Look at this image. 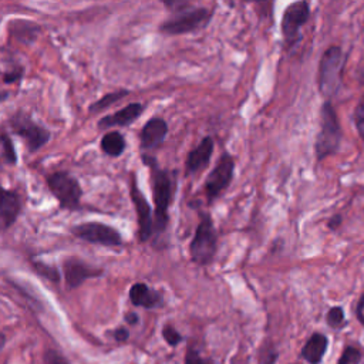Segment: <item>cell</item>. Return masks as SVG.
Masks as SVG:
<instances>
[{
    "label": "cell",
    "mask_w": 364,
    "mask_h": 364,
    "mask_svg": "<svg viewBox=\"0 0 364 364\" xmlns=\"http://www.w3.org/2000/svg\"><path fill=\"white\" fill-rule=\"evenodd\" d=\"M143 163L148 167L151 175V185L155 204L154 235H163L167 231L170 220L168 209L174 198V181L167 170L158 166L154 157L143 155Z\"/></svg>",
    "instance_id": "1"
},
{
    "label": "cell",
    "mask_w": 364,
    "mask_h": 364,
    "mask_svg": "<svg viewBox=\"0 0 364 364\" xmlns=\"http://www.w3.org/2000/svg\"><path fill=\"white\" fill-rule=\"evenodd\" d=\"M343 131L332 101H325L320 109V131L315 141V155L317 163L334 155L341 144Z\"/></svg>",
    "instance_id": "2"
},
{
    "label": "cell",
    "mask_w": 364,
    "mask_h": 364,
    "mask_svg": "<svg viewBox=\"0 0 364 364\" xmlns=\"http://www.w3.org/2000/svg\"><path fill=\"white\" fill-rule=\"evenodd\" d=\"M346 57L343 54V49L340 46H330L323 53L319 71H317V87L320 94L326 98V101H332L341 89L343 69H345Z\"/></svg>",
    "instance_id": "3"
},
{
    "label": "cell",
    "mask_w": 364,
    "mask_h": 364,
    "mask_svg": "<svg viewBox=\"0 0 364 364\" xmlns=\"http://www.w3.org/2000/svg\"><path fill=\"white\" fill-rule=\"evenodd\" d=\"M218 251V234L209 214H202L190 244V256L199 266L212 264Z\"/></svg>",
    "instance_id": "4"
},
{
    "label": "cell",
    "mask_w": 364,
    "mask_h": 364,
    "mask_svg": "<svg viewBox=\"0 0 364 364\" xmlns=\"http://www.w3.org/2000/svg\"><path fill=\"white\" fill-rule=\"evenodd\" d=\"M214 12L207 8H192V5L184 10L175 13L171 19L166 20L164 23H161L159 32L167 36H177V34H185L194 33L198 30L205 29Z\"/></svg>",
    "instance_id": "5"
},
{
    "label": "cell",
    "mask_w": 364,
    "mask_h": 364,
    "mask_svg": "<svg viewBox=\"0 0 364 364\" xmlns=\"http://www.w3.org/2000/svg\"><path fill=\"white\" fill-rule=\"evenodd\" d=\"M310 5L306 0L289 5L282 16V37L286 50L295 49L302 40V27L309 22Z\"/></svg>",
    "instance_id": "6"
},
{
    "label": "cell",
    "mask_w": 364,
    "mask_h": 364,
    "mask_svg": "<svg viewBox=\"0 0 364 364\" xmlns=\"http://www.w3.org/2000/svg\"><path fill=\"white\" fill-rule=\"evenodd\" d=\"M47 187L58 201L60 208L74 211L80 208L83 190L78 181L67 171H57L47 177Z\"/></svg>",
    "instance_id": "7"
},
{
    "label": "cell",
    "mask_w": 364,
    "mask_h": 364,
    "mask_svg": "<svg viewBox=\"0 0 364 364\" xmlns=\"http://www.w3.org/2000/svg\"><path fill=\"white\" fill-rule=\"evenodd\" d=\"M9 123L13 133L25 141V144L30 152L42 150L52 138V134L47 128L34 123L32 117L23 111L14 113L10 117Z\"/></svg>",
    "instance_id": "8"
},
{
    "label": "cell",
    "mask_w": 364,
    "mask_h": 364,
    "mask_svg": "<svg viewBox=\"0 0 364 364\" xmlns=\"http://www.w3.org/2000/svg\"><path fill=\"white\" fill-rule=\"evenodd\" d=\"M235 174V159L231 154L224 152L219 159L214 170L209 172V175L205 179V195L208 199V204H212L216 201L225 190L229 188L231 182L234 179Z\"/></svg>",
    "instance_id": "9"
},
{
    "label": "cell",
    "mask_w": 364,
    "mask_h": 364,
    "mask_svg": "<svg viewBox=\"0 0 364 364\" xmlns=\"http://www.w3.org/2000/svg\"><path fill=\"white\" fill-rule=\"evenodd\" d=\"M71 232L78 239H83L94 245H103L110 248L123 245V236H121V234L115 228L101 224V222H84V224H78L71 228Z\"/></svg>",
    "instance_id": "10"
},
{
    "label": "cell",
    "mask_w": 364,
    "mask_h": 364,
    "mask_svg": "<svg viewBox=\"0 0 364 364\" xmlns=\"http://www.w3.org/2000/svg\"><path fill=\"white\" fill-rule=\"evenodd\" d=\"M130 198L135 207L137 214V224H138V238L141 244L148 242L154 235V219H152V209L148 204L146 195L141 192L137 184L135 174H131L130 181Z\"/></svg>",
    "instance_id": "11"
},
{
    "label": "cell",
    "mask_w": 364,
    "mask_h": 364,
    "mask_svg": "<svg viewBox=\"0 0 364 364\" xmlns=\"http://www.w3.org/2000/svg\"><path fill=\"white\" fill-rule=\"evenodd\" d=\"M65 280L70 289H77L91 277L103 275V271L94 268L78 258H67L63 262Z\"/></svg>",
    "instance_id": "12"
},
{
    "label": "cell",
    "mask_w": 364,
    "mask_h": 364,
    "mask_svg": "<svg viewBox=\"0 0 364 364\" xmlns=\"http://www.w3.org/2000/svg\"><path fill=\"white\" fill-rule=\"evenodd\" d=\"M167 135H168V124L164 118L154 117L148 120L144 128L141 130L139 135L141 150L150 151L158 148L159 146H163Z\"/></svg>",
    "instance_id": "13"
},
{
    "label": "cell",
    "mask_w": 364,
    "mask_h": 364,
    "mask_svg": "<svg viewBox=\"0 0 364 364\" xmlns=\"http://www.w3.org/2000/svg\"><path fill=\"white\" fill-rule=\"evenodd\" d=\"M214 147H215L214 138L205 137V138H202L201 143L192 151L188 152L187 161H185L187 175H196L209 166L212 154H214Z\"/></svg>",
    "instance_id": "14"
},
{
    "label": "cell",
    "mask_w": 364,
    "mask_h": 364,
    "mask_svg": "<svg viewBox=\"0 0 364 364\" xmlns=\"http://www.w3.org/2000/svg\"><path fill=\"white\" fill-rule=\"evenodd\" d=\"M22 202L17 192L0 187V228L9 229L17 220Z\"/></svg>",
    "instance_id": "15"
},
{
    "label": "cell",
    "mask_w": 364,
    "mask_h": 364,
    "mask_svg": "<svg viewBox=\"0 0 364 364\" xmlns=\"http://www.w3.org/2000/svg\"><path fill=\"white\" fill-rule=\"evenodd\" d=\"M144 111V106L139 103H131L126 106L124 109H121L120 111L106 115L98 121V128L100 130H109L113 127H128L131 126L134 121H137L141 114Z\"/></svg>",
    "instance_id": "16"
},
{
    "label": "cell",
    "mask_w": 364,
    "mask_h": 364,
    "mask_svg": "<svg viewBox=\"0 0 364 364\" xmlns=\"http://www.w3.org/2000/svg\"><path fill=\"white\" fill-rule=\"evenodd\" d=\"M130 300L134 306L146 308V309H155L163 306L164 299L159 292L151 289L147 283H135L130 289Z\"/></svg>",
    "instance_id": "17"
},
{
    "label": "cell",
    "mask_w": 364,
    "mask_h": 364,
    "mask_svg": "<svg viewBox=\"0 0 364 364\" xmlns=\"http://www.w3.org/2000/svg\"><path fill=\"white\" fill-rule=\"evenodd\" d=\"M329 346V340L325 334L313 333L310 339L306 341V345L302 349V357L310 364H319L326 354Z\"/></svg>",
    "instance_id": "18"
},
{
    "label": "cell",
    "mask_w": 364,
    "mask_h": 364,
    "mask_svg": "<svg viewBox=\"0 0 364 364\" xmlns=\"http://www.w3.org/2000/svg\"><path fill=\"white\" fill-rule=\"evenodd\" d=\"M100 146L104 154L113 158H117L120 155H123V152L126 151L127 143H126V138L123 134L118 131H110L103 138H101Z\"/></svg>",
    "instance_id": "19"
},
{
    "label": "cell",
    "mask_w": 364,
    "mask_h": 364,
    "mask_svg": "<svg viewBox=\"0 0 364 364\" xmlns=\"http://www.w3.org/2000/svg\"><path fill=\"white\" fill-rule=\"evenodd\" d=\"M10 29H12V33L17 37V40H20V42H23L26 45L33 43L40 32V27L34 22H27V20H17V22H12Z\"/></svg>",
    "instance_id": "20"
},
{
    "label": "cell",
    "mask_w": 364,
    "mask_h": 364,
    "mask_svg": "<svg viewBox=\"0 0 364 364\" xmlns=\"http://www.w3.org/2000/svg\"><path fill=\"white\" fill-rule=\"evenodd\" d=\"M130 94L128 90H117V91H113V93H109L106 95L101 97L100 100L94 101V103L90 106V113L93 114H97L100 111H104L106 109L111 107L113 104L118 103L120 100H123L124 97H127Z\"/></svg>",
    "instance_id": "21"
},
{
    "label": "cell",
    "mask_w": 364,
    "mask_h": 364,
    "mask_svg": "<svg viewBox=\"0 0 364 364\" xmlns=\"http://www.w3.org/2000/svg\"><path fill=\"white\" fill-rule=\"evenodd\" d=\"M0 151H2L6 164L9 166L17 164V152H16L13 141L8 133L0 131Z\"/></svg>",
    "instance_id": "22"
},
{
    "label": "cell",
    "mask_w": 364,
    "mask_h": 364,
    "mask_svg": "<svg viewBox=\"0 0 364 364\" xmlns=\"http://www.w3.org/2000/svg\"><path fill=\"white\" fill-rule=\"evenodd\" d=\"M326 321L332 329H341L346 325V317H345V310L341 306H333L328 315H326Z\"/></svg>",
    "instance_id": "23"
},
{
    "label": "cell",
    "mask_w": 364,
    "mask_h": 364,
    "mask_svg": "<svg viewBox=\"0 0 364 364\" xmlns=\"http://www.w3.org/2000/svg\"><path fill=\"white\" fill-rule=\"evenodd\" d=\"M33 268L40 276L46 277L47 280H52V282L60 280V273H58L57 268L47 265V264H45V262H33Z\"/></svg>",
    "instance_id": "24"
},
{
    "label": "cell",
    "mask_w": 364,
    "mask_h": 364,
    "mask_svg": "<svg viewBox=\"0 0 364 364\" xmlns=\"http://www.w3.org/2000/svg\"><path fill=\"white\" fill-rule=\"evenodd\" d=\"M353 121H354V126H356V130L360 138L364 141V93L360 97L359 103L353 111Z\"/></svg>",
    "instance_id": "25"
},
{
    "label": "cell",
    "mask_w": 364,
    "mask_h": 364,
    "mask_svg": "<svg viewBox=\"0 0 364 364\" xmlns=\"http://www.w3.org/2000/svg\"><path fill=\"white\" fill-rule=\"evenodd\" d=\"M361 360V352L353 346H348L340 356L337 364H357Z\"/></svg>",
    "instance_id": "26"
},
{
    "label": "cell",
    "mask_w": 364,
    "mask_h": 364,
    "mask_svg": "<svg viewBox=\"0 0 364 364\" xmlns=\"http://www.w3.org/2000/svg\"><path fill=\"white\" fill-rule=\"evenodd\" d=\"M163 336H164L166 341L168 343L170 346H177V345H179V343L182 341V336H181L179 332H178L174 326H171V325L164 326V329H163Z\"/></svg>",
    "instance_id": "27"
},
{
    "label": "cell",
    "mask_w": 364,
    "mask_h": 364,
    "mask_svg": "<svg viewBox=\"0 0 364 364\" xmlns=\"http://www.w3.org/2000/svg\"><path fill=\"white\" fill-rule=\"evenodd\" d=\"M276 359H277V353L275 350V348H272V346L262 348L259 364H275Z\"/></svg>",
    "instance_id": "28"
},
{
    "label": "cell",
    "mask_w": 364,
    "mask_h": 364,
    "mask_svg": "<svg viewBox=\"0 0 364 364\" xmlns=\"http://www.w3.org/2000/svg\"><path fill=\"white\" fill-rule=\"evenodd\" d=\"M185 364H212V361L202 357L194 348H190L185 354Z\"/></svg>",
    "instance_id": "29"
},
{
    "label": "cell",
    "mask_w": 364,
    "mask_h": 364,
    "mask_svg": "<svg viewBox=\"0 0 364 364\" xmlns=\"http://www.w3.org/2000/svg\"><path fill=\"white\" fill-rule=\"evenodd\" d=\"M45 363L46 364H70L62 354L56 350H47L45 353Z\"/></svg>",
    "instance_id": "30"
},
{
    "label": "cell",
    "mask_w": 364,
    "mask_h": 364,
    "mask_svg": "<svg viewBox=\"0 0 364 364\" xmlns=\"http://www.w3.org/2000/svg\"><path fill=\"white\" fill-rule=\"evenodd\" d=\"M22 76H23V67L19 66V67H14L13 70H10V71H8V73L3 74V82L6 84L16 83V82H19L20 78H22Z\"/></svg>",
    "instance_id": "31"
},
{
    "label": "cell",
    "mask_w": 364,
    "mask_h": 364,
    "mask_svg": "<svg viewBox=\"0 0 364 364\" xmlns=\"http://www.w3.org/2000/svg\"><path fill=\"white\" fill-rule=\"evenodd\" d=\"M343 224V216L341 215H334L330 218V220L328 222V228L332 231V232H336Z\"/></svg>",
    "instance_id": "32"
},
{
    "label": "cell",
    "mask_w": 364,
    "mask_h": 364,
    "mask_svg": "<svg viewBox=\"0 0 364 364\" xmlns=\"http://www.w3.org/2000/svg\"><path fill=\"white\" fill-rule=\"evenodd\" d=\"M356 315L359 321L364 326V293L360 296L359 303H357V308H356Z\"/></svg>",
    "instance_id": "33"
},
{
    "label": "cell",
    "mask_w": 364,
    "mask_h": 364,
    "mask_svg": "<svg viewBox=\"0 0 364 364\" xmlns=\"http://www.w3.org/2000/svg\"><path fill=\"white\" fill-rule=\"evenodd\" d=\"M128 337H130V332L126 328H118L114 332V339L118 341H126V340H128Z\"/></svg>",
    "instance_id": "34"
},
{
    "label": "cell",
    "mask_w": 364,
    "mask_h": 364,
    "mask_svg": "<svg viewBox=\"0 0 364 364\" xmlns=\"http://www.w3.org/2000/svg\"><path fill=\"white\" fill-rule=\"evenodd\" d=\"M138 320H139V317H138V315L134 313V312L126 315V321L128 323V325H137Z\"/></svg>",
    "instance_id": "35"
},
{
    "label": "cell",
    "mask_w": 364,
    "mask_h": 364,
    "mask_svg": "<svg viewBox=\"0 0 364 364\" xmlns=\"http://www.w3.org/2000/svg\"><path fill=\"white\" fill-rule=\"evenodd\" d=\"M359 80H360V83L364 84V67L360 69V71H359Z\"/></svg>",
    "instance_id": "36"
}]
</instances>
